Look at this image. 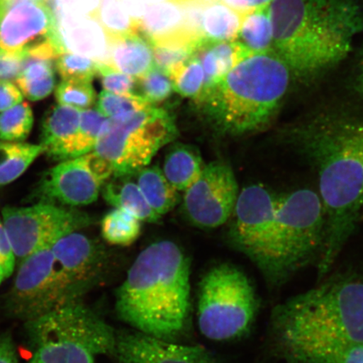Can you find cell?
I'll list each match as a JSON object with an SVG mask.
<instances>
[{
    "mask_svg": "<svg viewBox=\"0 0 363 363\" xmlns=\"http://www.w3.org/2000/svg\"><path fill=\"white\" fill-rule=\"evenodd\" d=\"M283 142L315 170L325 214L318 279L328 275L357 229L363 208V120L320 113L283 128Z\"/></svg>",
    "mask_w": 363,
    "mask_h": 363,
    "instance_id": "obj_1",
    "label": "cell"
},
{
    "mask_svg": "<svg viewBox=\"0 0 363 363\" xmlns=\"http://www.w3.org/2000/svg\"><path fill=\"white\" fill-rule=\"evenodd\" d=\"M118 316L152 337L175 342L191 311L190 262L178 245L161 240L136 258L116 291Z\"/></svg>",
    "mask_w": 363,
    "mask_h": 363,
    "instance_id": "obj_2",
    "label": "cell"
},
{
    "mask_svg": "<svg viewBox=\"0 0 363 363\" xmlns=\"http://www.w3.org/2000/svg\"><path fill=\"white\" fill-rule=\"evenodd\" d=\"M272 49L290 72L308 78L348 55L363 33V8L357 0H272Z\"/></svg>",
    "mask_w": 363,
    "mask_h": 363,
    "instance_id": "obj_3",
    "label": "cell"
},
{
    "mask_svg": "<svg viewBox=\"0 0 363 363\" xmlns=\"http://www.w3.org/2000/svg\"><path fill=\"white\" fill-rule=\"evenodd\" d=\"M272 337L284 356L320 352L363 342V279L329 277L276 306Z\"/></svg>",
    "mask_w": 363,
    "mask_h": 363,
    "instance_id": "obj_4",
    "label": "cell"
},
{
    "mask_svg": "<svg viewBox=\"0 0 363 363\" xmlns=\"http://www.w3.org/2000/svg\"><path fill=\"white\" fill-rule=\"evenodd\" d=\"M290 72L274 49L255 53L194 101L218 133L233 138L260 133L275 119Z\"/></svg>",
    "mask_w": 363,
    "mask_h": 363,
    "instance_id": "obj_5",
    "label": "cell"
},
{
    "mask_svg": "<svg viewBox=\"0 0 363 363\" xmlns=\"http://www.w3.org/2000/svg\"><path fill=\"white\" fill-rule=\"evenodd\" d=\"M27 333L33 363H96L115 354V330L79 299L27 321Z\"/></svg>",
    "mask_w": 363,
    "mask_h": 363,
    "instance_id": "obj_6",
    "label": "cell"
},
{
    "mask_svg": "<svg viewBox=\"0 0 363 363\" xmlns=\"http://www.w3.org/2000/svg\"><path fill=\"white\" fill-rule=\"evenodd\" d=\"M177 135L171 113L152 106L106 118L93 152L111 165L113 177L134 176Z\"/></svg>",
    "mask_w": 363,
    "mask_h": 363,
    "instance_id": "obj_7",
    "label": "cell"
},
{
    "mask_svg": "<svg viewBox=\"0 0 363 363\" xmlns=\"http://www.w3.org/2000/svg\"><path fill=\"white\" fill-rule=\"evenodd\" d=\"M259 307L251 280L230 263L211 267L199 284L198 325L208 339L223 342L245 337Z\"/></svg>",
    "mask_w": 363,
    "mask_h": 363,
    "instance_id": "obj_8",
    "label": "cell"
},
{
    "mask_svg": "<svg viewBox=\"0 0 363 363\" xmlns=\"http://www.w3.org/2000/svg\"><path fill=\"white\" fill-rule=\"evenodd\" d=\"M325 238V214L319 194L301 189L279 194L277 208L278 286L312 262H319Z\"/></svg>",
    "mask_w": 363,
    "mask_h": 363,
    "instance_id": "obj_9",
    "label": "cell"
},
{
    "mask_svg": "<svg viewBox=\"0 0 363 363\" xmlns=\"http://www.w3.org/2000/svg\"><path fill=\"white\" fill-rule=\"evenodd\" d=\"M279 199V194L260 184L240 190L227 235L231 246L247 256L272 287H278L276 229Z\"/></svg>",
    "mask_w": 363,
    "mask_h": 363,
    "instance_id": "obj_10",
    "label": "cell"
},
{
    "mask_svg": "<svg viewBox=\"0 0 363 363\" xmlns=\"http://www.w3.org/2000/svg\"><path fill=\"white\" fill-rule=\"evenodd\" d=\"M2 219L13 253L19 260L92 223L83 212L45 201L28 207L4 208Z\"/></svg>",
    "mask_w": 363,
    "mask_h": 363,
    "instance_id": "obj_11",
    "label": "cell"
},
{
    "mask_svg": "<svg viewBox=\"0 0 363 363\" xmlns=\"http://www.w3.org/2000/svg\"><path fill=\"white\" fill-rule=\"evenodd\" d=\"M74 301L51 246L21 260L8 301L13 315L30 321Z\"/></svg>",
    "mask_w": 363,
    "mask_h": 363,
    "instance_id": "obj_12",
    "label": "cell"
},
{
    "mask_svg": "<svg viewBox=\"0 0 363 363\" xmlns=\"http://www.w3.org/2000/svg\"><path fill=\"white\" fill-rule=\"evenodd\" d=\"M239 194L233 167L224 161L212 162L184 192V215L199 228H217L230 220Z\"/></svg>",
    "mask_w": 363,
    "mask_h": 363,
    "instance_id": "obj_13",
    "label": "cell"
},
{
    "mask_svg": "<svg viewBox=\"0 0 363 363\" xmlns=\"http://www.w3.org/2000/svg\"><path fill=\"white\" fill-rule=\"evenodd\" d=\"M53 34L54 17L47 0H12L3 4L1 51L26 54L45 44H55Z\"/></svg>",
    "mask_w": 363,
    "mask_h": 363,
    "instance_id": "obj_14",
    "label": "cell"
},
{
    "mask_svg": "<svg viewBox=\"0 0 363 363\" xmlns=\"http://www.w3.org/2000/svg\"><path fill=\"white\" fill-rule=\"evenodd\" d=\"M103 184L84 155L62 161L50 169L40 180L35 194L40 201L84 206L97 201Z\"/></svg>",
    "mask_w": 363,
    "mask_h": 363,
    "instance_id": "obj_15",
    "label": "cell"
},
{
    "mask_svg": "<svg viewBox=\"0 0 363 363\" xmlns=\"http://www.w3.org/2000/svg\"><path fill=\"white\" fill-rule=\"evenodd\" d=\"M51 248L72 296L78 299L101 276L106 256L94 240L78 231L63 235Z\"/></svg>",
    "mask_w": 363,
    "mask_h": 363,
    "instance_id": "obj_16",
    "label": "cell"
},
{
    "mask_svg": "<svg viewBox=\"0 0 363 363\" xmlns=\"http://www.w3.org/2000/svg\"><path fill=\"white\" fill-rule=\"evenodd\" d=\"M113 355L119 363H217L206 347L184 346L140 331L118 335Z\"/></svg>",
    "mask_w": 363,
    "mask_h": 363,
    "instance_id": "obj_17",
    "label": "cell"
},
{
    "mask_svg": "<svg viewBox=\"0 0 363 363\" xmlns=\"http://www.w3.org/2000/svg\"><path fill=\"white\" fill-rule=\"evenodd\" d=\"M54 17L53 40L59 52H71L106 65L108 38L99 23L89 16Z\"/></svg>",
    "mask_w": 363,
    "mask_h": 363,
    "instance_id": "obj_18",
    "label": "cell"
},
{
    "mask_svg": "<svg viewBox=\"0 0 363 363\" xmlns=\"http://www.w3.org/2000/svg\"><path fill=\"white\" fill-rule=\"evenodd\" d=\"M253 54L255 53L238 40L217 42L202 38L195 44L191 56L198 59L203 67L206 75L204 89L223 79L240 62Z\"/></svg>",
    "mask_w": 363,
    "mask_h": 363,
    "instance_id": "obj_19",
    "label": "cell"
},
{
    "mask_svg": "<svg viewBox=\"0 0 363 363\" xmlns=\"http://www.w3.org/2000/svg\"><path fill=\"white\" fill-rule=\"evenodd\" d=\"M81 112L78 108L58 104L45 116L40 145L49 157L61 162L67 160L79 128Z\"/></svg>",
    "mask_w": 363,
    "mask_h": 363,
    "instance_id": "obj_20",
    "label": "cell"
},
{
    "mask_svg": "<svg viewBox=\"0 0 363 363\" xmlns=\"http://www.w3.org/2000/svg\"><path fill=\"white\" fill-rule=\"evenodd\" d=\"M106 65L138 79L155 67L152 45L142 35L108 40Z\"/></svg>",
    "mask_w": 363,
    "mask_h": 363,
    "instance_id": "obj_21",
    "label": "cell"
},
{
    "mask_svg": "<svg viewBox=\"0 0 363 363\" xmlns=\"http://www.w3.org/2000/svg\"><path fill=\"white\" fill-rule=\"evenodd\" d=\"M130 177H113V179L102 185L101 193L108 203L129 213L140 221L154 223L160 219L150 207L135 182Z\"/></svg>",
    "mask_w": 363,
    "mask_h": 363,
    "instance_id": "obj_22",
    "label": "cell"
},
{
    "mask_svg": "<svg viewBox=\"0 0 363 363\" xmlns=\"http://www.w3.org/2000/svg\"><path fill=\"white\" fill-rule=\"evenodd\" d=\"M203 167L196 149L189 145L176 144L167 154L162 172L179 192H185L201 177Z\"/></svg>",
    "mask_w": 363,
    "mask_h": 363,
    "instance_id": "obj_23",
    "label": "cell"
},
{
    "mask_svg": "<svg viewBox=\"0 0 363 363\" xmlns=\"http://www.w3.org/2000/svg\"><path fill=\"white\" fill-rule=\"evenodd\" d=\"M54 61L51 58L26 55L16 81L23 96L30 101H38L52 93L56 84Z\"/></svg>",
    "mask_w": 363,
    "mask_h": 363,
    "instance_id": "obj_24",
    "label": "cell"
},
{
    "mask_svg": "<svg viewBox=\"0 0 363 363\" xmlns=\"http://www.w3.org/2000/svg\"><path fill=\"white\" fill-rule=\"evenodd\" d=\"M246 15L227 6L220 0L203 4L201 13L203 38L217 42L237 40Z\"/></svg>",
    "mask_w": 363,
    "mask_h": 363,
    "instance_id": "obj_25",
    "label": "cell"
},
{
    "mask_svg": "<svg viewBox=\"0 0 363 363\" xmlns=\"http://www.w3.org/2000/svg\"><path fill=\"white\" fill-rule=\"evenodd\" d=\"M136 184L150 207L158 216L170 212L179 201V192L157 166L146 167L136 172Z\"/></svg>",
    "mask_w": 363,
    "mask_h": 363,
    "instance_id": "obj_26",
    "label": "cell"
},
{
    "mask_svg": "<svg viewBox=\"0 0 363 363\" xmlns=\"http://www.w3.org/2000/svg\"><path fill=\"white\" fill-rule=\"evenodd\" d=\"M40 144L0 142V186L11 184L44 154Z\"/></svg>",
    "mask_w": 363,
    "mask_h": 363,
    "instance_id": "obj_27",
    "label": "cell"
},
{
    "mask_svg": "<svg viewBox=\"0 0 363 363\" xmlns=\"http://www.w3.org/2000/svg\"><path fill=\"white\" fill-rule=\"evenodd\" d=\"M243 45L254 53L270 51L274 44V28L269 6L257 9L245 16L238 35Z\"/></svg>",
    "mask_w": 363,
    "mask_h": 363,
    "instance_id": "obj_28",
    "label": "cell"
},
{
    "mask_svg": "<svg viewBox=\"0 0 363 363\" xmlns=\"http://www.w3.org/2000/svg\"><path fill=\"white\" fill-rule=\"evenodd\" d=\"M94 19L102 26L108 40L140 35L138 20L127 11L122 0H101Z\"/></svg>",
    "mask_w": 363,
    "mask_h": 363,
    "instance_id": "obj_29",
    "label": "cell"
},
{
    "mask_svg": "<svg viewBox=\"0 0 363 363\" xmlns=\"http://www.w3.org/2000/svg\"><path fill=\"white\" fill-rule=\"evenodd\" d=\"M140 220L120 208L108 213L101 221V234L108 243L127 247L134 243L140 233Z\"/></svg>",
    "mask_w": 363,
    "mask_h": 363,
    "instance_id": "obj_30",
    "label": "cell"
},
{
    "mask_svg": "<svg viewBox=\"0 0 363 363\" xmlns=\"http://www.w3.org/2000/svg\"><path fill=\"white\" fill-rule=\"evenodd\" d=\"M34 124L30 104L22 102L0 113V139L3 142L23 143L28 138Z\"/></svg>",
    "mask_w": 363,
    "mask_h": 363,
    "instance_id": "obj_31",
    "label": "cell"
},
{
    "mask_svg": "<svg viewBox=\"0 0 363 363\" xmlns=\"http://www.w3.org/2000/svg\"><path fill=\"white\" fill-rule=\"evenodd\" d=\"M106 118L97 111H82L78 130L68 153L67 159L86 155L93 152L96 143L104 121Z\"/></svg>",
    "mask_w": 363,
    "mask_h": 363,
    "instance_id": "obj_32",
    "label": "cell"
},
{
    "mask_svg": "<svg viewBox=\"0 0 363 363\" xmlns=\"http://www.w3.org/2000/svg\"><path fill=\"white\" fill-rule=\"evenodd\" d=\"M169 76L174 90L182 96L195 101L201 94L206 75L198 59L190 57L187 61L174 68Z\"/></svg>",
    "mask_w": 363,
    "mask_h": 363,
    "instance_id": "obj_33",
    "label": "cell"
},
{
    "mask_svg": "<svg viewBox=\"0 0 363 363\" xmlns=\"http://www.w3.org/2000/svg\"><path fill=\"white\" fill-rule=\"evenodd\" d=\"M55 95L58 104L80 111L88 110L96 101L92 80L87 79H62Z\"/></svg>",
    "mask_w": 363,
    "mask_h": 363,
    "instance_id": "obj_34",
    "label": "cell"
},
{
    "mask_svg": "<svg viewBox=\"0 0 363 363\" xmlns=\"http://www.w3.org/2000/svg\"><path fill=\"white\" fill-rule=\"evenodd\" d=\"M154 104L138 94H113L104 90L99 95L97 111L106 118L138 111Z\"/></svg>",
    "mask_w": 363,
    "mask_h": 363,
    "instance_id": "obj_35",
    "label": "cell"
},
{
    "mask_svg": "<svg viewBox=\"0 0 363 363\" xmlns=\"http://www.w3.org/2000/svg\"><path fill=\"white\" fill-rule=\"evenodd\" d=\"M288 359L291 363H363V342L324 352L297 354Z\"/></svg>",
    "mask_w": 363,
    "mask_h": 363,
    "instance_id": "obj_36",
    "label": "cell"
},
{
    "mask_svg": "<svg viewBox=\"0 0 363 363\" xmlns=\"http://www.w3.org/2000/svg\"><path fill=\"white\" fill-rule=\"evenodd\" d=\"M139 95L154 104L161 103L171 96L174 83L167 72L156 65L143 78L136 79V89Z\"/></svg>",
    "mask_w": 363,
    "mask_h": 363,
    "instance_id": "obj_37",
    "label": "cell"
},
{
    "mask_svg": "<svg viewBox=\"0 0 363 363\" xmlns=\"http://www.w3.org/2000/svg\"><path fill=\"white\" fill-rule=\"evenodd\" d=\"M99 63L71 52H63L56 59V67L62 79L93 80L99 74Z\"/></svg>",
    "mask_w": 363,
    "mask_h": 363,
    "instance_id": "obj_38",
    "label": "cell"
},
{
    "mask_svg": "<svg viewBox=\"0 0 363 363\" xmlns=\"http://www.w3.org/2000/svg\"><path fill=\"white\" fill-rule=\"evenodd\" d=\"M194 45L183 44L154 45L152 50L156 66L169 74L174 68L191 57Z\"/></svg>",
    "mask_w": 363,
    "mask_h": 363,
    "instance_id": "obj_39",
    "label": "cell"
},
{
    "mask_svg": "<svg viewBox=\"0 0 363 363\" xmlns=\"http://www.w3.org/2000/svg\"><path fill=\"white\" fill-rule=\"evenodd\" d=\"M98 69L104 90L113 94H135L136 79L133 77L122 74L104 63H99Z\"/></svg>",
    "mask_w": 363,
    "mask_h": 363,
    "instance_id": "obj_40",
    "label": "cell"
},
{
    "mask_svg": "<svg viewBox=\"0 0 363 363\" xmlns=\"http://www.w3.org/2000/svg\"><path fill=\"white\" fill-rule=\"evenodd\" d=\"M53 16L72 15L94 18L101 0H47Z\"/></svg>",
    "mask_w": 363,
    "mask_h": 363,
    "instance_id": "obj_41",
    "label": "cell"
},
{
    "mask_svg": "<svg viewBox=\"0 0 363 363\" xmlns=\"http://www.w3.org/2000/svg\"><path fill=\"white\" fill-rule=\"evenodd\" d=\"M25 57V53L0 50V81H16L24 65Z\"/></svg>",
    "mask_w": 363,
    "mask_h": 363,
    "instance_id": "obj_42",
    "label": "cell"
},
{
    "mask_svg": "<svg viewBox=\"0 0 363 363\" xmlns=\"http://www.w3.org/2000/svg\"><path fill=\"white\" fill-rule=\"evenodd\" d=\"M16 256L9 240L2 221H0V267L3 271L4 279L12 274L16 264Z\"/></svg>",
    "mask_w": 363,
    "mask_h": 363,
    "instance_id": "obj_43",
    "label": "cell"
},
{
    "mask_svg": "<svg viewBox=\"0 0 363 363\" xmlns=\"http://www.w3.org/2000/svg\"><path fill=\"white\" fill-rule=\"evenodd\" d=\"M24 96L12 82L0 81V113L23 102Z\"/></svg>",
    "mask_w": 363,
    "mask_h": 363,
    "instance_id": "obj_44",
    "label": "cell"
},
{
    "mask_svg": "<svg viewBox=\"0 0 363 363\" xmlns=\"http://www.w3.org/2000/svg\"><path fill=\"white\" fill-rule=\"evenodd\" d=\"M233 10L248 13L262 7L269 6L272 0H220Z\"/></svg>",
    "mask_w": 363,
    "mask_h": 363,
    "instance_id": "obj_45",
    "label": "cell"
},
{
    "mask_svg": "<svg viewBox=\"0 0 363 363\" xmlns=\"http://www.w3.org/2000/svg\"><path fill=\"white\" fill-rule=\"evenodd\" d=\"M0 363H19L15 344L11 335L0 337Z\"/></svg>",
    "mask_w": 363,
    "mask_h": 363,
    "instance_id": "obj_46",
    "label": "cell"
},
{
    "mask_svg": "<svg viewBox=\"0 0 363 363\" xmlns=\"http://www.w3.org/2000/svg\"><path fill=\"white\" fill-rule=\"evenodd\" d=\"M357 92L363 101V51L361 54L359 65H358V74L357 77Z\"/></svg>",
    "mask_w": 363,
    "mask_h": 363,
    "instance_id": "obj_47",
    "label": "cell"
},
{
    "mask_svg": "<svg viewBox=\"0 0 363 363\" xmlns=\"http://www.w3.org/2000/svg\"><path fill=\"white\" fill-rule=\"evenodd\" d=\"M4 279H4V277L3 274V271L1 269V267H0V284H1V283L3 282V281Z\"/></svg>",
    "mask_w": 363,
    "mask_h": 363,
    "instance_id": "obj_48",
    "label": "cell"
},
{
    "mask_svg": "<svg viewBox=\"0 0 363 363\" xmlns=\"http://www.w3.org/2000/svg\"><path fill=\"white\" fill-rule=\"evenodd\" d=\"M10 1H12V0H0V2H3V3H6V2H10Z\"/></svg>",
    "mask_w": 363,
    "mask_h": 363,
    "instance_id": "obj_49",
    "label": "cell"
},
{
    "mask_svg": "<svg viewBox=\"0 0 363 363\" xmlns=\"http://www.w3.org/2000/svg\"><path fill=\"white\" fill-rule=\"evenodd\" d=\"M3 4V2H0V13H1L2 11Z\"/></svg>",
    "mask_w": 363,
    "mask_h": 363,
    "instance_id": "obj_50",
    "label": "cell"
},
{
    "mask_svg": "<svg viewBox=\"0 0 363 363\" xmlns=\"http://www.w3.org/2000/svg\"><path fill=\"white\" fill-rule=\"evenodd\" d=\"M30 363H33V362H30Z\"/></svg>",
    "mask_w": 363,
    "mask_h": 363,
    "instance_id": "obj_51",
    "label": "cell"
}]
</instances>
